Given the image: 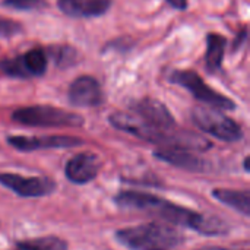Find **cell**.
Listing matches in <instances>:
<instances>
[{"mask_svg":"<svg viewBox=\"0 0 250 250\" xmlns=\"http://www.w3.org/2000/svg\"><path fill=\"white\" fill-rule=\"evenodd\" d=\"M120 208L154 214L161 220L182 227H189L205 236H221L229 233V226L217 217H205L192 209L179 207L151 193L126 190L116 196Z\"/></svg>","mask_w":250,"mask_h":250,"instance_id":"cell-1","label":"cell"},{"mask_svg":"<svg viewBox=\"0 0 250 250\" xmlns=\"http://www.w3.org/2000/svg\"><path fill=\"white\" fill-rule=\"evenodd\" d=\"M111 126L119 130L127 132L139 139L160 145L161 148H174L186 151H207L212 144L201 135L188 130H163L154 126H149L135 114L114 113L108 117Z\"/></svg>","mask_w":250,"mask_h":250,"instance_id":"cell-2","label":"cell"},{"mask_svg":"<svg viewBox=\"0 0 250 250\" xmlns=\"http://www.w3.org/2000/svg\"><path fill=\"white\" fill-rule=\"evenodd\" d=\"M116 237L130 250H173L183 242V236L176 229L160 223L119 230Z\"/></svg>","mask_w":250,"mask_h":250,"instance_id":"cell-3","label":"cell"},{"mask_svg":"<svg viewBox=\"0 0 250 250\" xmlns=\"http://www.w3.org/2000/svg\"><path fill=\"white\" fill-rule=\"evenodd\" d=\"M12 120L25 126L40 127H79L83 125V117L51 105H32L18 108L12 114Z\"/></svg>","mask_w":250,"mask_h":250,"instance_id":"cell-4","label":"cell"},{"mask_svg":"<svg viewBox=\"0 0 250 250\" xmlns=\"http://www.w3.org/2000/svg\"><path fill=\"white\" fill-rule=\"evenodd\" d=\"M193 123L204 130L205 133L224 141V142H237L243 138L242 127L226 114L220 113L212 107H195L192 110Z\"/></svg>","mask_w":250,"mask_h":250,"instance_id":"cell-5","label":"cell"},{"mask_svg":"<svg viewBox=\"0 0 250 250\" xmlns=\"http://www.w3.org/2000/svg\"><path fill=\"white\" fill-rule=\"evenodd\" d=\"M168 81L171 83L183 86L198 101L207 104L208 107L220 108V110H234L236 108V103L233 100H230L229 97H224L223 94L212 89L193 70H174L168 76Z\"/></svg>","mask_w":250,"mask_h":250,"instance_id":"cell-6","label":"cell"},{"mask_svg":"<svg viewBox=\"0 0 250 250\" xmlns=\"http://www.w3.org/2000/svg\"><path fill=\"white\" fill-rule=\"evenodd\" d=\"M0 185L23 198H40L54 192L56 183L45 177H23L13 173H0Z\"/></svg>","mask_w":250,"mask_h":250,"instance_id":"cell-7","label":"cell"},{"mask_svg":"<svg viewBox=\"0 0 250 250\" xmlns=\"http://www.w3.org/2000/svg\"><path fill=\"white\" fill-rule=\"evenodd\" d=\"M7 144L18 151L32 152L38 149H59V148H73L83 144L82 139L64 135L51 136H9Z\"/></svg>","mask_w":250,"mask_h":250,"instance_id":"cell-8","label":"cell"},{"mask_svg":"<svg viewBox=\"0 0 250 250\" xmlns=\"http://www.w3.org/2000/svg\"><path fill=\"white\" fill-rule=\"evenodd\" d=\"M130 110L135 116H138L141 120L148 123L149 126H154L157 129L170 130L174 129L176 120L170 110L158 100L154 98H142L132 103Z\"/></svg>","mask_w":250,"mask_h":250,"instance_id":"cell-9","label":"cell"},{"mask_svg":"<svg viewBox=\"0 0 250 250\" xmlns=\"http://www.w3.org/2000/svg\"><path fill=\"white\" fill-rule=\"evenodd\" d=\"M69 103L76 107H98L104 103L100 82L88 75L76 78L69 86Z\"/></svg>","mask_w":250,"mask_h":250,"instance_id":"cell-10","label":"cell"},{"mask_svg":"<svg viewBox=\"0 0 250 250\" xmlns=\"http://www.w3.org/2000/svg\"><path fill=\"white\" fill-rule=\"evenodd\" d=\"M101 163L95 154L91 152H81L72 157L64 168L66 177L76 185H85L92 182L100 171Z\"/></svg>","mask_w":250,"mask_h":250,"instance_id":"cell-11","label":"cell"},{"mask_svg":"<svg viewBox=\"0 0 250 250\" xmlns=\"http://www.w3.org/2000/svg\"><path fill=\"white\" fill-rule=\"evenodd\" d=\"M155 158L168 163L174 167L188 170V171H196V173H204L209 171L211 164L209 161L195 155L192 151L186 149H174V148H160L154 152Z\"/></svg>","mask_w":250,"mask_h":250,"instance_id":"cell-12","label":"cell"},{"mask_svg":"<svg viewBox=\"0 0 250 250\" xmlns=\"http://www.w3.org/2000/svg\"><path fill=\"white\" fill-rule=\"evenodd\" d=\"M57 7L70 18H97L108 12L111 0H57Z\"/></svg>","mask_w":250,"mask_h":250,"instance_id":"cell-13","label":"cell"},{"mask_svg":"<svg viewBox=\"0 0 250 250\" xmlns=\"http://www.w3.org/2000/svg\"><path fill=\"white\" fill-rule=\"evenodd\" d=\"M212 196L221 204L239 211L245 217L250 215V193L248 190H233V189H214Z\"/></svg>","mask_w":250,"mask_h":250,"instance_id":"cell-14","label":"cell"},{"mask_svg":"<svg viewBox=\"0 0 250 250\" xmlns=\"http://www.w3.org/2000/svg\"><path fill=\"white\" fill-rule=\"evenodd\" d=\"M227 47V38L223 37L221 34L209 32L207 35V54H205V62L209 72H215L221 69L223 60H224V53Z\"/></svg>","mask_w":250,"mask_h":250,"instance_id":"cell-15","label":"cell"},{"mask_svg":"<svg viewBox=\"0 0 250 250\" xmlns=\"http://www.w3.org/2000/svg\"><path fill=\"white\" fill-rule=\"evenodd\" d=\"M23 70L26 73V78L32 76H41L45 73L47 66H48V57L44 50L41 48H32L26 51L25 54L19 56Z\"/></svg>","mask_w":250,"mask_h":250,"instance_id":"cell-16","label":"cell"},{"mask_svg":"<svg viewBox=\"0 0 250 250\" xmlns=\"http://www.w3.org/2000/svg\"><path fill=\"white\" fill-rule=\"evenodd\" d=\"M16 246L18 250H67V243L56 236L29 239L25 242H19Z\"/></svg>","mask_w":250,"mask_h":250,"instance_id":"cell-17","label":"cell"},{"mask_svg":"<svg viewBox=\"0 0 250 250\" xmlns=\"http://www.w3.org/2000/svg\"><path fill=\"white\" fill-rule=\"evenodd\" d=\"M1 4L15 10H22V12L41 10L48 6L45 0H3Z\"/></svg>","mask_w":250,"mask_h":250,"instance_id":"cell-18","label":"cell"},{"mask_svg":"<svg viewBox=\"0 0 250 250\" xmlns=\"http://www.w3.org/2000/svg\"><path fill=\"white\" fill-rule=\"evenodd\" d=\"M23 28L19 22L0 16V38H12L22 34Z\"/></svg>","mask_w":250,"mask_h":250,"instance_id":"cell-19","label":"cell"},{"mask_svg":"<svg viewBox=\"0 0 250 250\" xmlns=\"http://www.w3.org/2000/svg\"><path fill=\"white\" fill-rule=\"evenodd\" d=\"M53 54H54L56 63L60 67H66V66H69V64L73 63L76 53L70 47H60V48H54L53 50Z\"/></svg>","mask_w":250,"mask_h":250,"instance_id":"cell-20","label":"cell"},{"mask_svg":"<svg viewBox=\"0 0 250 250\" xmlns=\"http://www.w3.org/2000/svg\"><path fill=\"white\" fill-rule=\"evenodd\" d=\"M246 40H248V28L245 26V28L237 34V37H236V40H234V42H233V50L236 51L237 48H240Z\"/></svg>","mask_w":250,"mask_h":250,"instance_id":"cell-21","label":"cell"},{"mask_svg":"<svg viewBox=\"0 0 250 250\" xmlns=\"http://www.w3.org/2000/svg\"><path fill=\"white\" fill-rule=\"evenodd\" d=\"M166 1L177 10H185L188 7V0H166Z\"/></svg>","mask_w":250,"mask_h":250,"instance_id":"cell-22","label":"cell"},{"mask_svg":"<svg viewBox=\"0 0 250 250\" xmlns=\"http://www.w3.org/2000/svg\"><path fill=\"white\" fill-rule=\"evenodd\" d=\"M198 250H233V249H227V248H220V246H205V248H201Z\"/></svg>","mask_w":250,"mask_h":250,"instance_id":"cell-23","label":"cell"},{"mask_svg":"<svg viewBox=\"0 0 250 250\" xmlns=\"http://www.w3.org/2000/svg\"><path fill=\"white\" fill-rule=\"evenodd\" d=\"M245 170H246V171H249V157H246V158H245Z\"/></svg>","mask_w":250,"mask_h":250,"instance_id":"cell-24","label":"cell"}]
</instances>
